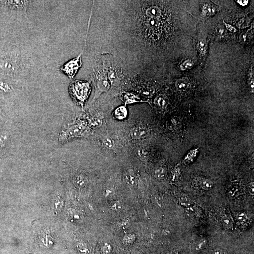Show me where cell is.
Segmentation results:
<instances>
[{
	"mask_svg": "<svg viewBox=\"0 0 254 254\" xmlns=\"http://www.w3.org/2000/svg\"><path fill=\"white\" fill-rule=\"evenodd\" d=\"M92 74L96 88L95 99L101 93L107 92L110 88L108 75V59L105 55L97 60L93 68Z\"/></svg>",
	"mask_w": 254,
	"mask_h": 254,
	"instance_id": "cell-1",
	"label": "cell"
},
{
	"mask_svg": "<svg viewBox=\"0 0 254 254\" xmlns=\"http://www.w3.org/2000/svg\"><path fill=\"white\" fill-rule=\"evenodd\" d=\"M91 89L90 82L75 80L70 84L69 92L73 101L78 105L83 106L89 97Z\"/></svg>",
	"mask_w": 254,
	"mask_h": 254,
	"instance_id": "cell-2",
	"label": "cell"
},
{
	"mask_svg": "<svg viewBox=\"0 0 254 254\" xmlns=\"http://www.w3.org/2000/svg\"><path fill=\"white\" fill-rule=\"evenodd\" d=\"M21 67L20 60L18 57L14 55L6 56L0 63V68L5 73L9 75L17 74Z\"/></svg>",
	"mask_w": 254,
	"mask_h": 254,
	"instance_id": "cell-3",
	"label": "cell"
},
{
	"mask_svg": "<svg viewBox=\"0 0 254 254\" xmlns=\"http://www.w3.org/2000/svg\"><path fill=\"white\" fill-rule=\"evenodd\" d=\"M85 130L86 127L81 122H77L69 126L67 128L63 130L60 133L59 141L64 143L72 138L82 136Z\"/></svg>",
	"mask_w": 254,
	"mask_h": 254,
	"instance_id": "cell-4",
	"label": "cell"
},
{
	"mask_svg": "<svg viewBox=\"0 0 254 254\" xmlns=\"http://www.w3.org/2000/svg\"><path fill=\"white\" fill-rule=\"evenodd\" d=\"M82 52H81L77 57L65 63L60 67V70L70 79L74 78L79 69L82 65Z\"/></svg>",
	"mask_w": 254,
	"mask_h": 254,
	"instance_id": "cell-5",
	"label": "cell"
},
{
	"mask_svg": "<svg viewBox=\"0 0 254 254\" xmlns=\"http://www.w3.org/2000/svg\"><path fill=\"white\" fill-rule=\"evenodd\" d=\"M108 59V75L110 84L113 86H117L120 84V72L117 68Z\"/></svg>",
	"mask_w": 254,
	"mask_h": 254,
	"instance_id": "cell-6",
	"label": "cell"
},
{
	"mask_svg": "<svg viewBox=\"0 0 254 254\" xmlns=\"http://www.w3.org/2000/svg\"><path fill=\"white\" fill-rule=\"evenodd\" d=\"M130 135L131 137L135 140L142 139L147 136L148 131L145 128L136 127L132 130Z\"/></svg>",
	"mask_w": 254,
	"mask_h": 254,
	"instance_id": "cell-7",
	"label": "cell"
},
{
	"mask_svg": "<svg viewBox=\"0 0 254 254\" xmlns=\"http://www.w3.org/2000/svg\"><path fill=\"white\" fill-rule=\"evenodd\" d=\"M7 4L12 8L19 10L20 11H25L27 8L28 1H7Z\"/></svg>",
	"mask_w": 254,
	"mask_h": 254,
	"instance_id": "cell-8",
	"label": "cell"
},
{
	"mask_svg": "<svg viewBox=\"0 0 254 254\" xmlns=\"http://www.w3.org/2000/svg\"><path fill=\"white\" fill-rule=\"evenodd\" d=\"M121 98L125 104L134 103L138 101L137 100L138 97L133 94L130 93H123L121 95Z\"/></svg>",
	"mask_w": 254,
	"mask_h": 254,
	"instance_id": "cell-9",
	"label": "cell"
},
{
	"mask_svg": "<svg viewBox=\"0 0 254 254\" xmlns=\"http://www.w3.org/2000/svg\"><path fill=\"white\" fill-rule=\"evenodd\" d=\"M103 118L100 115L96 116L90 120L89 125L91 128L93 129L99 128L103 124Z\"/></svg>",
	"mask_w": 254,
	"mask_h": 254,
	"instance_id": "cell-10",
	"label": "cell"
},
{
	"mask_svg": "<svg viewBox=\"0 0 254 254\" xmlns=\"http://www.w3.org/2000/svg\"><path fill=\"white\" fill-rule=\"evenodd\" d=\"M114 115L117 119L122 120L127 115V110L124 106H121L116 109L114 111Z\"/></svg>",
	"mask_w": 254,
	"mask_h": 254,
	"instance_id": "cell-11",
	"label": "cell"
},
{
	"mask_svg": "<svg viewBox=\"0 0 254 254\" xmlns=\"http://www.w3.org/2000/svg\"><path fill=\"white\" fill-rule=\"evenodd\" d=\"M136 154L137 157L142 161H146L148 157L147 151L143 147H139L137 149Z\"/></svg>",
	"mask_w": 254,
	"mask_h": 254,
	"instance_id": "cell-12",
	"label": "cell"
},
{
	"mask_svg": "<svg viewBox=\"0 0 254 254\" xmlns=\"http://www.w3.org/2000/svg\"><path fill=\"white\" fill-rule=\"evenodd\" d=\"M103 144L104 147L108 149H112L114 147V141L110 137H105L103 140Z\"/></svg>",
	"mask_w": 254,
	"mask_h": 254,
	"instance_id": "cell-13",
	"label": "cell"
},
{
	"mask_svg": "<svg viewBox=\"0 0 254 254\" xmlns=\"http://www.w3.org/2000/svg\"><path fill=\"white\" fill-rule=\"evenodd\" d=\"M153 175L157 179H162L165 175V171L164 168L162 167H158L154 169Z\"/></svg>",
	"mask_w": 254,
	"mask_h": 254,
	"instance_id": "cell-14",
	"label": "cell"
},
{
	"mask_svg": "<svg viewBox=\"0 0 254 254\" xmlns=\"http://www.w3.org/2000/svg\"><path fill=\"white\" fill-rule=\"evenodd\" d=\"M198 184L204 190L210 189L212 187V184L207 179H200L198 180Z\"/></svg>",
	"mask_w": 254,
	"mask_h": 254,
	"instance_id": "cell-15",
	"label": "cell"
},
{
	"mask_svg": "<svg viewBox=\"0 0 254 254\" xmlns=\"http://www.w3.org/2000/svg\"><path fill=\"white\" fill-rule=\"evenodd\" d=\"M193 62L190 59H187L184 61L180 65V69L182 71L186 70L187 69H190L193 66Z\"/></svg>",
	"mask_w": 254,
	"mask_h": 254,
	"instance_id": "cell-16",
	"label": "cell"
},
{
	"mask_svg": "<svg viewBox=\"0 0 254 254\" xmlns=\"http://www.w3.org/2000/svg\"><path fill=\"white\" fill-rule=\"evenodd\" d=\"M203 12L205 15H211L212 14L214 13V10L213 8L210 7V5L208 4H205L203 7Z\"/></svg>",
	"mask_w": 254,
	"mask_h": 254,
	"instance_id": "cell-17",
	"label": "cell"
},
{
	"mask_svg": "<svg viewBox=\"0 0 254 254\" xmlns=\"http://www.w3.org/2000/svg\"><path fill=\"white\" fill-rule=\"evenodd\" d=\"M176 87L178 90H185L187 87V83L183 80L177 81L176 82Z\"/></svg>",
	"mask_w": 254,
	"mask_h": 254,
	"instance_id": "cell-18",
	"label": "cell"
},
{
	"mask_svg": "<svg viewBox=\"0 0 254 254\" xmlns=\"http://www.w3.org/2000/svg\"><path fill=\"white\" fill-rule=\"evenodd\" d=\"M126 180L128 183L131 184H134L136 181V177L134 174L130 173L126 175Z\"/></svg>",
	"mask_w": 254,
	"mask_h": 254,
	"instance_id": "cell-19",
	"label": "cell"
},
{
	"mask_svg": "<svg viewBox=\"0 0 254 254\" xmlns=\"http://www.w3.org/2000/svg\"><path fill=\"white\" fill-rule=\"evenodd\" d=\"M222 19H223V24L225 25L226 28H227L228 30L230 32H236L237 31V30L236 29L235 27H233V26L230 25V24H227V23H226L225 20H224V19H223V17H222Z\"/></svg>",
	"mask_w": 254,
	"mask_h": 254,
	"instance_id": "cell-20",
	"label": "cell"
},
{
	"mask_svg": "<svg viewBox=\"0 0 254 254\" xmlns=\"http://www.w3.org/2000/svg\"><path fill=\"white\" fill-rule=\"evenodd\" d=\"M7 139V137L5 134L0 133V147H4Z\"/></svg>",
	"mask_w": 254,
	"mask_h": 254,
	"instance_id": "cell-21",
	"label": "cell"
},
{
	"mask_svg": "<svg viewBox=\"0 0 254 254\" xmlns=\"http://www.w3.org/2000/svg\"><path fill=\"white\" fill-rule=\"evenodd\" d=\"M135 240V236L132 234H129L125 237L123 240L124 242L125 243H131L133 242Z\"/></svg>",
	"mask_w": 254,
	"mask_h": 254,
	"instance_id": "cell-22",
	"label": "cell"
},
{
	"mask_svg": "<svg viewBox=\"0 0 254 254\" xmlns=\"http://www.w3.org/2000/svg\"><path fill=\"white\" fill-rule=\"evenodd\" d=\"M76 184L78 185L79 186H81V187H82V186H84L85 184V181H84V178L82 177V176H78V177L76 178Z\"/></svg>",
	"mask_w": 254,
	"mask_h": 254,
	"instance_id": "cell-23",
	"label": "cell"
},
{
	"mask_svg": "<svg viewBox=\"0 0 254 254\" xmlns=\"http://www.w3.org/2000/svg\"><path fill=\"white\" fill-rule=\"evenodd\" d=\"M197 48L199 49V52L201 53H204L205 52V48L204 44L202 42H200V43L197 45Z\"/></svg>",
	"mask_w": 254,
	"mask_h": 254,
	"instance_id": "cell-24",
	"label": "cell"
},
{
	"mask_svg": "<svg viewBox=\"0 0 254 254\" xmlns=\"http://www.w3.org/2000/svg\"><path fill=\"white\" fill-rule=\"evenodd\" d=\"M157 104H158V106H160V107H165L166 102L164 99H163L162 97H160L157 100Z\"/></svg>",
	"mask_w": 254,
	"mask_h": 254,
	"instance_id": "cell-25",
	"label": "cell"
},
{
	"mask_svg": "<svg viewBox=\"0 0 254 254\" xmlns=\"http://www.w3.org/2000/svg\"><path fill=\"white\" fill-rule=\"evenodd\" d=\"M180 202L182 204L184 205L185 206H188L189 205H190V202L189 201V200H188V199L186 198H181V199H180Z\"/></svg>",
	"mask_w": 254,
	"mask_h": 254,
	"instance_id": "cell-26",
	"label": "cell"
},
{
	"mask_svg": "<svg viewBox=\"0 0 254 254\" xmlns=\"http://www.w3.org/2000/svg\"><path fill=\"white\" fill-rule=\"evenodd\" d=\"M237 3H239L241 6H246L248 3V0H238L237 1Z\"/></svg>",
	"mask_w": 254,
	"mask_h": 254,
	"instance_id": "cell-27",
	"label": "cell"
},
{
	"mask_svg": "<svg viewBox=\"0 0 254 254\" xmlns=\"http://www.w3.org/2000/svg\"><path fill=\"white\" fill-rule=\"evenodd\" d=\"M245 218V215L244 214H241L238 217V219H240V220H244Z\"/></svg>",
	"mask_w": 254,
	"mask_h": 254,
	"instance_id": "cell-28",
	"label": "cell"
},
{
	"mask_svg": "<svg viewBox=\"0 0 254 254\" xmlns=\"http://www.w3.org/2000/svg\"><path fill=\"white\" fill-rule=\"evenodd\" d=\"M204 245H205V242H201V243H200V244H199V245L198 246V247H197V249H201V248H202V247L204 246Z\"/></svg>",
	"mask_w": 254,
	"mask_h": 254,
	"instance_id": "cell-29",
	"label": "cell"
},
{
	"mask_svg": "<svg viewBox=\"0 0 254 254\" xmlns=\"http://www.w3.org/2000/svg\"><path fill=\"white\" fill-rule=\"evenodd\" d=\"M212 254H223L222 252L219 250H216Z\"/></svg>",
	"mask_w": 254,
	"mask_h": 254,
	"instance_id": "cell-30",
	"label": "cell"
}]
</instances>
